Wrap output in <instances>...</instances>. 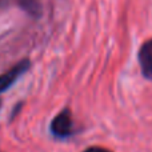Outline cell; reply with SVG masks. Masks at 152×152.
<instances>
[{
	"label": "cell",
	"mask_w": 152,
	"mask_h": 152,
	"mask_svg": "<svg viewBox=\"0 0 152 152\" xmlns=\"http://www.w3.org/2000/svg\"><path fill=\"white\" fill-rule=\"evenodd\" d=\"M75 131V121L72 119V112L69 108H64L60 113H58L52 119L50 124V132L52 134V136L60 140L71 137Z\"/></svg>",
	"instance_id": "obj_1"
},
{
	"label": "cell",
	"mask_w": 152,
	"mask_h": 152,
	"mask_svg": "<svg viewBox=\"0 0 152 152\" xmlns=\"http://www.w3.org/2000/svg\"><path fill=\"white\" fill-rule=\"evenodd\" d=\"M31 67V61L29 59H23L18 64L12 67L11 69H8L7 72H4L3 75H0V94L5 92L11 86L15 84V81L20 77L21 75H24Z\"/></svg>",
	"instance_id": "obj_2"
},
{
	"label": "cell",
	"mask_w": 152,
	"mask_h": 152,
	"mask_svg": "<svg viewBox=\"0 0 152 152\" xmlns=\"http://www.w3.org/2000/svg\"><path fill=\"white\" fill-rule=\"evenodd\" d=\"M137 61L144 79L152 81V39L143 43L137 52Z\"/></svg>",
	"instance_id": "obj_3"
},
{
	"label": "cell",
	"mask_w": 152,
	"mask_h": 152,
	"mask_svg": "<svg viewBox=\"0 0 152 152\" xmlns=\"http://www.w3.org/2000/svg\"><path fill=\"white\" fill-rule=\"evenodd\" d=\"M18 4L20 5L21 10H24L34 18H40V15H42L40 0H18Z\"/></svg>",
	"instance_id": "obj_4"
},
{
	"label": "cell",
	"mask_w": 152,
	"mask_h": 152,
	"mask_svg": "<svg viewBox=\"0 0 152 152\" xmlns=\"http://www.w3.org/2000/svg\"><path fill=\"white\" fill-rule=\"evenodd\" d=\"M83 152H112V151L107 150V148H104V147H99V145H92V147L86 148Z\"/></svg>",
	"instance_id": "obj_5"
},
{
	"label": "cell",
	"mask_w": 152,
	"mask_h": 152,
	"mask_svg": "<svg viewBox=\"0 0 152 152\" xmlns=\"http://www.w3.org/2000/svg\"><path fill=\"white\" fill-rule=\"evenodd\" d=\"M0 107H1V100H0Z\"/></svg>",
	"instance_id": "obj_6"
},
{
	"label": "cell",
	"mask_w": 152,
	"mask_h": 152,
	"mask_svg": "<svg viewBox=\"0 0 152 152\" xmlns=\"http://www.w3.org/2000/svg\"><path fill=\"white\" fill-rule=\"evenodd\" d=\"M0 1H1V0H0Z\"/></svg>",
	"instance_id": "obj_7"
},
{
	"label": "cell",
	"mask_w": 152,
	"mask_h": 152,
	"mask_svg": "<svg viewBox=\"0 0 152 152\" xmlns=\"http://www.w3.org/2000/svg\"><path fill=\"white\" fill-rule=\"evenodd\" d=\"M0 152H1V151H0Z\"/></svg>",
	"instance_id": "obj_8"
}]
</instances>
